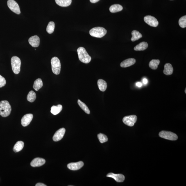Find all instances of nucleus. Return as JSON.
I'll return each instance as SVG.
<instances>
[{"instance_id":"1","label":"nucleus","mask_w":186,"mask_h":186,"mask_svg":"<svg viewBox=\"0 0 186 186\" xmlns=\"http://www.w3.org/2000/svg\"><path fill=\"white\" fill-rule=\"evenodd\" d=\"M11 111V107L8 101H3L0 102V115L2 117H8L10 115Z\"/></svg>"},{"instance_id":"2","label":"nucleus","mask_w":186,"mask_h":186,"mask_svg":"<svg viewBox=\"0 0 186 186\" xmlns=\"http://www.w3.org/2000/svg\"><path fill=\"white\" fill-rule=\"evenodd\" d=\"M77 51L79 59L80 61L85 64H88L91 62L92 58L85 48L83 47L79 48Z\"/></svg>"},{"instance_id":"3","label":"nucleus","mask_w":186,"mask_h":186,"mask_svg":"<svg viewBox=\"0 0 186 186\" xmlns=\"http://www.w3.org/2000/svg\"><path fill=\"white\" fill-rule=\"evenodd\" d=\"M107 33V30L105 28L100 27L93 28L89 31V34L92 36L99 38L104 36Z\"/></svg>"},{"instance_id":"4","label":"nucleus","mask_w":186,"mask_h":186,"mask_svg":"<svg viewBox=\"0 0 186 186\" xmlns=\"http://www.w3.org/2000/svg\"><path fill=\"white\" fill-rule=\"evenodd\" d=\"M11 62L12 70L14 74H19L20 72L21 65L20 59L17 56L12 57L11 60Z\"/></svg>"},{"instance_id":"5","label":"nucleus","mask_w":186,"mask_h":186,"mask_svg":"<svg viewBox=\"0 0 186 186\" xmlns=\"http://www.w3.org/2000/svg\"><path fill=\"white\" fill-rule=\"evenodd\" d=\"M51 63L53 72L55 75L59 74L61 68L59 59L57 57H53L51 59Z\"/></svg>"},{"instance_id":"6","label":"nucleus","mask_w":186,"mask_h":186,"mask_svg":"<svg viewBox=\"0 0 186 186\" xmlns=\"http://www.w3.org/2000/svg\"><path fill=\"white\" fill-rule=\"evenodd\" d=\"M159 136L162 138L171 141H175L178 139V136L173 132L162 131L159 133Z\"/></svg>"},{"instance_id":"7","label":"nucleus","mask_w":186,"mask_h":186,"mask_svg":"<svg viewBox=\"0 0 186 186\" xmlns=\"http://www.w3.org/2000/svg\"><path fill=\"white\" fill-rule=\"evenodd\" d=\"M137 117L135 115L127 116L123 119V123L128 126L132 127L136 122Z\"/></svg>"},{"instance_id":"8","label":"nucleus","mask_w":186,"mask_h":186,"mask_svg":"<svg viewBox=\"0 0 186 186\" xmlns=\"http://www.w3.org/2000/svg\"><path fill=\"white\" fill-rule=\"evenodd\" d=\"M8 8L14 13L18 15L20 14V9L16 2L14 0H8Z\"/></svg>"},{"instance_id":"9","label":"nucleus","mask_w":186,"mask_h":186,"mask_svg":"<svg viewBox=\"0 0 186 186\" xmlns=\"http://www.w3.org/2000/svg\"><path fill=\"white\" fill-rule=\"evenodd\" d=\"M144 21L149 26L157 27L158 25L159 22L157 19L151 16H146L144 17Z\"/></svg>"},{"instance_id":"10","label":"nucleus","mask_w":186,"mask_h":186,"mask_svg":"<svg viewBox=\"0 0 186 186\" xmlns=\"http://www.w3.org/2000/svg\"><path fill=\"white\" fill-rule=\"evenodd\" d=\"M66 129L64 128H62L56 132L53 137V140L55 142L61 140L63 138L65 133Z\"/></svg>"},{"instance_id":"11","label":"nucleus","mask_w":186,"mask_h":186,"mask_svg":"<svg viewBox=\"0 0 186 186\" xmlns=\"http://www.w3.org/2000/svg\"><path fill=\"white\" fill-rule=\"evenodd\" d=\"M33 115L32 114H27L23 116L21 120V124L23 127H26L30 124L33 120Z\"/></svg>"},{"instance_id":"12","label":"nucleus","mask_w":186,"mask_h":186,"mask_svg":"<svg viewBox=\"0 0 186 186\" xmlns=\"http://www.w3.org/2000/svg\"><path fill=\"white\" fill-rule=\"evenodd\" d=\"M84 163L83 162L79 161L75 163H71L68 164L67 167L71 170H78L83 167Z\"/></svg>"},{"instance_id":"13","label":"nucleus","mask_w":186,"mask_h":186,"mask_svg":"<svg viewBox=\"0 0 186 186\" xmlns=\"http://www.w3.org/2000/svg\"><path fill=\"white\" fill-rule=\"evenodd\" d=\"M45 162L46 161L44 159L37 158L34 159L30 163V165L33 167H39L44 165Z\"/></svg>"},{"instance_id":"14","label":"nucleus","mask_w":186,"mask_h":186,"mask_svg":"<svg viewBox=\"0 0 186 186\" xmlns=\"http://www.w3.org/2000/svg\"><path fill=\"white\" fill-rule=\"evenodd\" d=\"M107 176L112 178L118 182H122L125 180V176L122 174H116L112 173H108Z\"/></svg>"},{"instance_id":"15","label":"nucleus","mask_w":186,"mask_h":186,"mask_svg":"<svg viewBox=\"0 0 186 186\" xmlns=\"http://www.w3.org/2000/svg\"><path fill=\"white\" fill-rule=\"evenodd\" d=\"M29 44L34 47H37L40 44V38L37 35L30 37L28 40Z\"/></svg>"},{"instance_id":"16","label":"nucleus","mask_w":186,"mask_h":186,"mask_svg":"<svg viewBox=\"0 0 186 186\" xmlns=\"http://www.w3.org/2000/svg\"><path fill=\"white\" fill-rule=\"evenodd\" d=\"M136 60L134 58H129L125 60L120 64V66L122 68L130 67L135 63Z\"/></svg>"},{"instance_id":"17","label":"nucleus","mask_w":186,"mask_h":186,"mask_svg":"<svg viewBox=\"0 0 186 186\" xmlns=\"http://www.w3.org/2000/svg\"><path fill=\"white\" fill-rule=\"evenodd\" d=\"M173 68L172 65L170 63L166 64L164 65L163 73L164 74L169 76L172 75Z\"/></svg>"},{"instance_id":"18","label":"nucleus","mask_w":186,"mask_h":186,"mask_svg":"<svg viewBox=\"0 0 186 186\" xmlns=\"http://www.w3.org/2000/svg\"><path fill=\"white\" fill-rule=\"evenodd\" d=\"M98 85L99 90L104 92L106 90L107 87V83L104 80L100 79L98 80Z\"/></svg>"},{"instance_id":"19","label":"nucleus","mask_w":186,"mask_h":186,"mask_svg":"<svg viewBox=\"0 0 186 186\" xmlns=\"http://www.w3.org/2000/svg\"><path fill=\"white\" fill-rule=\"evenodd\" d=\"M57 4L63 7L68 6L72 3V0H55Z\"/></svg>"},{"instance_id":"20","label":"nucleus","mask_w":186,"mask_h":186,"mask_svg":"<svg viewBox=\"0 0 186 186\" xmlns=\"http://www.w3.org/2000/svg\"><path fill=\"white\" fill-rule=\"evenodd\" d=\"M148 44L147 42H142L140 43L134 48L135 51H144L148 47Z\"/></svg>"},{"instance_id":"21","label":"nucleus","mask_w":186,"mask_h":186,"mask_svg":"<svg viewBox=\"0 0 186 186\" xmlns=\"http://www.w3.org/2000/svg\"><path fill=\"white\" fill-rule=\"evenodd\" d=\"M62 105H58L56 106L53 105L51 108V112L53 115H56L62 111Z\"/></svg>"},{"instance_id":"22","label":"nucleus","mask_w":186,"mask_h":186,"mask_svg":"<svg viewBox=\"0 0 186 186\" xmlns=\"http://www.w3.org/2000/svg\"><path fill=\"white\" fill-rule=\"evenodd\" d=\"M24 147V142L22 141H19L16 143L13 148V151L17 152L21 151Z\"/></svg>"},{"instance_id":"23","label":"nucleus","mask_w":186,"mask_h":186,"mask_svg":"<svg viewBox=\"0 0 186 186\" xmlns=\"http://www.w3.org/2000/svg\"><path fill=\"white\" fill-rule=\"evenodd\" d=\"M123 8L122 6L120 5L114 4L110 6L109 10L112 13H115L121 11L122 10Z\"/></svg>"},{"instance_id":"24","label":"nucleus","mask_w":186,"mask_h":186,"mask_svg":"<svg viewBox=\"0 0 186 186\" xmlns=\"http://www.w3.org/2000/svg\"><path fill=\"white\" fill-rule=\"evenodd\" d=\"M43 82L40 78L38 79L34 83L33 88L36 91H38L43 86Z\"/></svg>"},{"instance_id":"25","label":"nucleus","mask_w":186,"mask_h":186,"mask_svg":"<svg viewBox=\"0 0 186 186\" xmlns=\"http://www.w3.org/2000/svg\"><path fill=\"white\" fill-rule=\"evenodd\" d=\"M132 35L131 40L132 42H135V41L138 40L142 37V36L141 33H140L138 31L135 30H133L132 32Z\"/></svg>"},{"instance_id":"26","label":"nucleus","mask_w":186,"mask_h":186,"mask_svg":"<svg viewBox=\"0 0 186 186\" xmlns=\"http://www.w3.org/2000/svg\"><path fill=\"white\" fill-rule=\"evenodd\" d=\"M160 63V60L158 59L152 60L149 62V67L152 69L156 70L158 68V66Z\"/></svg>"},{"instance_id":"27","label":"nucleus","mask_w":186,"mask_h":186,"mask_svg":"<svg viewBox=\"0 0 186 186\" xmlns=\"http://www.w3.org/2000/svg\"><path fill=\"white\" fill-rule=\"evenodd\" d=\"M78 103L79 106L82 109H83L86 113L88 114H90V111L89 109L87 106V105L84 103L83 102L81 101L79 99H78Z\"/></svg>"},{"instance_id":"28","label":"nucleus","mask_w":186,"mask_h":186,"mask_svg":"<svg viewBox=\"0 0 186 186\" xmlns=\"http://www.w3.org/2000/svg\"><path fill=\"white\" fill-rule=\"evenodd\" d=\"M36 98V95L33 91H31L29 92L27 96V100L30 103H33Z\"/></svg>"},{"instance_id":"29","label":"nucleus","mask_w":186,"mask_h":186,"mask_svg":"<svg viewBox=\"0 0 186 186\" xmlns=\"http://www.w3.org/2000/svg\"><path fill=\"white\" fill-rule=\"evenodd\" d=\"M55 27V24L53 21H50L48 23L47 27L46 28V31L48 33L51 34L54 31Z\"/></svg>"},{"instance_id":"30","label":"nucleus","mask_w":186,"mask_h":186,"mask_svg":"<svg viewBox=\"0 0 186 186\" xmlns=\"http://www.w3.org/2000/svg\"><path fill=\"white\" fill-rule=\"evenodd\" d=\"M98 137L100 142L103 144V143L107 142L108 141V137L104 134L100 133L98 135Z\"/></svg>"},{"instance_id":"31","label":"nucleus","mask_w":186,"mask_h":186,"mask_svg":"<svg viewBox=\"0 0 186 186\" xmlns=\"http://www.w3.org/2000/svg\"><path fill=\"white\" fill-rule=\"evenodd\" d=\"M179 25L181 27L185 28L186 27V16L181 17L179 20Z\"/></svg>"},{"instance_id":"32","label":"nucleus","mask_w":186,"mask_h":186,"mask_svg":"<svg viewBox=\"0 0 186 186\" xmlns=\"http://www.w3.org/2000/svg\"><path fill=\"white\" fill-rule=\"evenodd\" d=\"M6 84V80L5 78L0 75V88L4 86Z\"/></svg>"},{"instance_id":"33","label":"nucleus","mask_w":186,"mask_h":186,"mask_svg":"<svg viewBox=\"0 0 186 186\" xmlns=\"http://www.w3.org/2000/svg\"><path fill=\"white\" fill-rule=\"evenodd\" d=\"M36 186H46V185H44V184L42 183H38L35 185Z\"/></svg>"},{"instance_id":"34","label":"nucleus","mask_w":186,"mask_h":186,"mask_svg":"<svg viewBox=\"0 0 186 186\" xmlns=\"http://www.w3.org/2000/svg\"><path fill=\"white\" fill-rule=\"evenodd\" d=\"M136 85L137 87H140L142 86V84L140 83V82H137V83H136Z\"/></svg>"},{"instance_id":"35","label":"nucleus","mask_w":186,"mask_h":186,"mask_svg":"<svg viewBox=\"0 0 186 186\" xmlns=\"http://www.w3.org/2000/svg\"><path fill=\"white\" fill-rule=\"evenodd\" d=\"M90 1L91 3H95L98 2L100 0H90Z\"/></svg>"},{"instance_id":"36","label":"nucleus","mask_w":186,"mask_h":186,"mask_svg":"<svg viewBox=\"0 0 186 186\" xmlns=\"http://www.w3.org/2000/svg\"><path fill=\"white\" fill-rule=\"evenodd\" d=\"M143 83H144L145 85L147 84L148 83V80L147 79H146V78L144 79H143Z\"/></svg>"},{"instance_id":"37","label":"nucleus","mask_w":186,"mask_h":186,"mask_svg":"<svg viewBox=\"0 0 186 186\" xmlns=\"http://www.w3.org/2000/svg\"><path fill=\"white\" fill-rule=\"evenodd\" d=\"M185 94H186V88H185Z\"/></svg>"},{"instance_id":"38","label":"nucleus","mask_w":186,"mask_h":186,"mask_svg":"<svg viewBox=\"0 0 186 186\" xmlns=\"http://www.w3.org/2000/svg\"><path fill=\"white\" fill-rule=\"evenodd\" d=\"M171 1H172V0H171Z\"/></svg>"}]
</instances>
